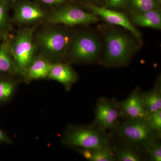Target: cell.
Wrapping results in <instances>:
<instances>
[{
  "mask_svg": "<svg viewBox=\"0 0 161 161\" xmlns=\"http://www.w3.org/2000/svg\"><path fill=\"white\" fill-rule=\"evenodd\" d=\"M47 26L34 34V41L38 54L52 63L64 62L67 60L68 52L74 33L66 27L58 25Z\"/></svg>",
  "mask_w": 161,
  "mask_h": 161,
  "instance_id": "6da1fadb",
  "label": "cell"
},
{
  "mask_svg": "<svg viewBox=\"0 0 161 161\" xmlns=\"http://www.w3.org/2000/svg\"><path fill=\"white\" fill-rule=\"evenodd\" d=\"M103 64L109 67L126 65L138 49L133 38L119 31L110 30L105 36Z\"/></svg>",
  "mask_w": 161,
  "mask_h": 161,
  "instance_id": "7a4b0ae2",
  "label": "cell"
},
{
  "mask_svg": "<svg viewBox=\"0 0 161 161\" xmlns=\"http://www.w3.org/2000/svg\"><path fill=\"white\" fill-rule=\"evenodd\" d=\"M37 26L22 27L14 36L10 37V49L21 76L38 54L34 41Z\"/></svg>",
  "mask_w": 161,
  "mask_h": 161,
  "instance_id": "3957f363",
  "label": "cell"
},
{
  "mask_svg": "<svg viewBox=\"0 0 161 161\" xmlns=\"http://www.w3.org/2000/svg\"><path fill=\"white\" fill-rule=\"evenodd\" d=\"M101 48L100 41L94 34L89 31L74 33L67 59L77 63L93 62L98 58Z\"/></svg>",
  "mask_w": 161,
  "mask_h": 161,
  "instance_id": "277c9868",
  "label": "cell"
},
{
  "mask_svg": "<svg viewBox=\"0 0 161 161\" xmlns=\"http://www.w3.org/2000/svg\"><path fill=\"white\" fill-rule=\"evenodd\" d=\"M100 20L97 16L85 11L77 5L66 3L51 9L45 24L70 27L94 24Z\"/></svg>",
  "mask_w": 161,
  "mask_h": 161,
  "instance_id": "5b68a950",
  "label": "cell"
},
{
  "mask_svg": "<svg viewBox=\"0 0 161 161\" xmlns=\"http://www.w3.org/2000/svg\"><path fill=\"white\" fill-rule=\"evenodd\" d=\"M64 141L67 145L92 150L109 145L108 138L101 131L91 128L72 127L66 131Z\"/></svg>",
  "mask_w": 161,
  "mask_h": 161,
  "instance_id": "8992f818",
  "label": "cell"
},
{
  "mask_svg": "<svg viewBox=\"0 0 161 161\" xmlns=\"http://www.w3.org/2000/svg\"><path fill=\"white\" fill-rule=\"evenodd\" d=\"M13 21L22 27L37 26L46 23L49 11L37 2L29 0L13 2Z\"/></svg>",
  "mask_w": 161,
  "mask_h": 161,
  "instance_id": "52a82bcc",
  "label": "cell"
},
{
  "mask_svg": "<svg viewBox=\"0 0 161 161\" xmlns=\"http://www.w3.org/2000/svg\"><path fill=\"white\" fill-rule=\"evenodd\" d=\"M119 134L130 142L143 146L157 136L148 126L146 119L126 121L119 128Z\"/></svg>",
  "mask_w": 161,
  "mask_h": 161,
  "instance_id": "ba28073f",
  "label": "cell"
},
{
  "mask_svg": "<svg viewBox=\"0 0 161 161\" xmlns=\"http://www.w3.org/2000/svg\"><path fill=\"white\" fill-rule=\"evenodd\" d=\"M86 7L93 14L107 23L124 27L131 32L139 42L142 43L140 32L134 26L125 14L105 6H97L92 3L86 4Z\"/></svg>",
  "mask_w": 161,
  "mask_h": 161,
  "instance_id": "9c48e42d",
  "label": "cell"
},
{
  "mask_svg": "<svg viewBox=\"0 0 161 161\" xmlns=\"http://www.w3.org/2000/svg\"><path fill=\"white\" fill-rule=\"evenodd\" d=\"M118 109L113 102L102 100L98 103L95 112V123L102 130H110L118 121Z\"/></svg>",
  "mask_w": 161,
  "mask_h": 161,
  "instance_id": "30bf717a",
  "label": "cell"
},
{
  "mask_svg": "<svg viewBox=\"0 0 161 161\" xmlns=\"http://www.w3.org/2000/svg\"><path fill=\"white\" fill-rule=\"evenodd\" d=\"M124 113L131 119H146L147 113L144 105L143 95L138 90L120 104Z\"/></svg>",
  "mask_w": 161,
  "mask_h": 161,
  "instance_id": "8fae6325",
  "label": "cell"
},
{
  "mask_svg": "<svg viewBox=\"0 0 161 161\" xmlns=\"http://www.w3.org/2000/svg\"><path fill=\"white\" fill-rule=\"evenodd\" d=\"M47 78L56 80L69 89L77 81V73L68 64L64 62L53 63Z\"/></svg>",
  "mask_w": 161,
  "mask_h": 161,
  "instance_id": "7c38bea8",
  "label": "cell"
},
{
  "mask_svg": "<svg viewBox=\"0 0 161 161\" xmlns=\"http://www.w3.org/2000/svg\"><path fill=\"white\" fill-rule=\"evenodd\" d=\"M53 63L43 56L37 54L23 73L22 78L26 82L47 78Z\"/></svg>",
  "mask_w": 161,
  "mask_h": 161,
  "instance_id": "4fadbf2b",
  "label": "cell"
},
{
  "mask_svg": "<svg viewBox=\"0 0 161 161\" xmlns=\"http://www.w3.org/2000/svg\"><path fill=\"white\" fill-rule=\"evenodd\" d=\"M10 36L7 34L0 43V74L20 76L10 47Z\"/></svg>",
  "mask_w": 161,
  "mask_h": 161,
  "instance_id": "5bb4252c",
  "label": "cell"
},
{
  "mask_svg": "<svg viewBox=\"0 0 161 161\" xmlns=\"http://www.w3.org/2000/svg\"><path fill=\"white\" fill-rule=\"evenodd\" d=\"M131 22L133 24L154 29L161 28L160 9H157L139 13H130Z\"/></svg>",
  "mask_w": 161,
  "mask_h": 161,
  "instance_id": "9a60e30c",
  "label": "cell"
},
{
  "mask_svg": "<svg viewBox=\"0 0 161 161\" xmlns=\"http://www.w3.org/2000/svg\"><path fill=\"white\" fill-rule=\"evenodd\" d=\"M14 77L0 74V103L9 101L14 95L17 83Z\"/></svg>",
  "mask_w": 161,
  "mask_h": 161,
  "instance_id": "2e32d148",
  "label": "cell"
},
{
  "mask_svg": "<svg viewBox=\"0 0 161 161\" xmlns=\"http://www.w3.org/2000/svg\"><path fill=\"white\" fill-rule=\"evenodd\" d=\"M159 86L143 95L147 115L161 110V88Z\"/></svg>",
  "mask_w": 161,
  "mask_h": 161,
  "instance_id": "e0dca14e",
  "label": "cell"
},
{
  "mask_svg": "<svg viewBox=\"0 0 161 161\" xmlns=\"http://www.w3.org/2000/svg\"><path fill=\"white\" fill-rule=\"evenodd\" d=\"M85 158L92 161H112L115 160L112 150L109 145L95 150H82L81 151Z\"/></svg>",
  "mask_w": 161,
  "mask_h": 161,
  "instance_id": "ac0fdd59",
  "label": "cell"
},
{
  "mask_svg": "<svg viewBox=\"0 0 161 161\" xmlns=\"http://www.w3.org/2000/svg\"><path fill=\"white\" fill-rule=\"evenodd\" d=\"M13 0H0V33L7 34L12 30V20L9 10L12 8Z\"/></svg>",
  "mask_w": 161,
  "mask_h": 161,
  "instance_id": "d6986e66",
  "label": "cell"
},
{
  "mask_svg": "<svg viewBox=\"0 0 161 161\" xmlns=\"http://www.w3.org/2000/svg\"><path fill=\"white\" fill-rule=\"evenodd\" d=\"M160 2L157 0H128L127 8L130 13L145 12L160 9Z\"/></svg>",
  "mask_w": 161,
  "mask_h": 161,
  "instance_id": "ffe728a7",
  "label": "cell"
},
{
  "mask_svg": "<svg viewBox=\"0 0 161 161\" xmlns=\"http://www.w3.org/2000/svg\"><path fill=\"white\" fill-rule=\"evenodd\" d=\"M150 159L153 161H161V146L156 138L148 142L144 146Z\"/></svg>",
  "mask_w": 161,
  "mask_h": 161,
  "instance_id": "44dd1931",
  "label": "cell"
},
{
  "mask_svg": "<svg viewBox=\"0 0 161 161\" xmlns=\"http://www.w3.org/2000/svg\"><path fill=\"white\" fill-rule=\"evenodd\" d=\"M148 126L157 135L159 136L161 133V110L147 115L146 119Z\"/></svg>",
  "mask_w": 161,
  "mask_h": 161,
  "instance_id": "7402d4cb",
  "label": "cell"
},
{
  "mask_svg": "<svg viewBox=\"0 0 161 161\" xmlns=\"http://www.w3.org/2000/svg\"><path fill=\"white\" fill-rule=\"evenodd\" d=\"M119 160L120 161H139L141 158L137 153L130 147L120 148L118 151Z\"/></svg>",
  "mask_w": 161,
  "mask_h": 161,
  "instance_id": "603a6c76",
  "label": "cell"
},
{
  "mask_svg": "<svg viewBox=\"0 0 161 161\" xmlns=\"http://www.w3.org/2000/svg\"><path fill=\"white\" fill-rule=\"evenodd\" d=\"M128 0H105V7L108 9L118 10L127 7Z\"/></svg>",
  "mask_w": 161,
  "mask_h": 161,
  "instance_id": "cb8c5ba5",
  "label": "cell"
},
{
  "mask_svg": "<svg viewBox=\"0 0 161 161\" xmlns=\"http://www.w3.org/2000/svg\"><path fill=\"white\" fill-rule=\"evenodd\" d=\"M69 0H36L40 5L45 8L51 9H55L66 4Z\"/></svg>",
  "mask_w": 161,
  "mask_h": 161,
  "instance_id": "d4e9b609",
  "label": "cell"
},
{
  "mask_svg": "<svg viewBox=\"0 0 161 161\" xmlns=\"http://www.w3.org/2000/svg\"><path fill=\"white\" fill-rule=\"evenodd\" d=\"M11 140L7 134L3 130L0 129V142L10 144L11 143Z\"/></svg>",
  "mask_w": 161,
  "mask_h": 161,
  "instance_id": "484cf974",
  "label": "cell"
},
{
  "mask_svg": "<svg viewBox=\"0 0 161 161\" xmlns=\"http://www.w3.org/2000/svg\"><path fill=\"white\" fill-rule=\"evenodd\" d=\"M93 2L96 3H98V4H101V3H103L104 4L105 0H92Z\"/></svg>",
  "mask_w": 161,
  "mask_h": 161,
  "instance_id": "4316f807",
  "label": "cell"
},
{
  "mask_svg": "<svg viewBox=\"0 0 161 161\" xmlns=\"http://www.w3.org/2000/svg\"><path fill=\"white\" fill-rule=\"evenodd\" d=\"M6 34H4L1 33H0V43L2 42L3 39H4V37H5V36H6Z\"/></svg>",
  "mask_w": 161,
  "mask_h": 161,
  "instance_id": "83f0119b",
  "label": "cell"
},
{
  "mask_svg": "<svg viewBox=\"0 0 161 161\" xmlns=\"http://www.w3.org/2000/svg\"><path fill=\"white\" fill-rule=\"evenodd\" d=\"M157 1H159V2H161V0H157Z\"/></svg>",
  "mask_w": 161,
  "mask_h": 161,
  "instance_id": "f1b7e54d",
  "label": "cell"
}]
</instances>
